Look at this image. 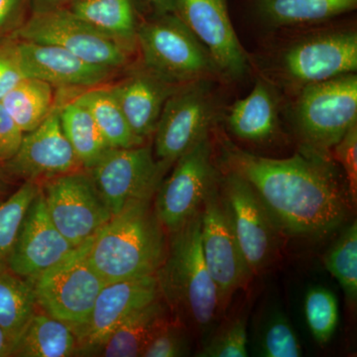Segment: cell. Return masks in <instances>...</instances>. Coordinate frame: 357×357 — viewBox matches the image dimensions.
<instances>
[{"mask_svg": "<svg viewBox=\"0 0 357 357\" xmlns=\"http://www.w3.org/2000/svg\"><path fill=\"white\" fill-rule=\"evenodd\" d=\"M222 160L227 171L248 181L277 227L289 236H328L349 218L344 187L328 158L309 153L268 158L225 141Z\"/></svg>", "mask_w": 357, "mask_h": 357, "instance_id": "obj_1", "label": "cell"}, {"mask_svg": "<svg viewBox=\"0 0 357 357\" xmlns=\"http://www.w3.org/2000/svg\"><path fill=\"white\" fill-rule=\"evenodd\" d=\"M201 211L170 234L165 259L156 272L160 295L173 319L185 328L204 330L222 311L201 243Z\"/></svg>", "mask_w": 357, "mask_h": 357, "instance_id": "obj_2", "label": "cell"}, {"mask_svg": "<svg viewBox=\"0 0 357 357\" xmlns=\"http://www.w3.org/2000/svg\"><path fill=\"white\" fill-rule=\"evenodd\" d=\"M166 230L152 199L128 206L91 238L89 260L105 283L155 275L165 259Z\"/></svg>", "mask_w": 357, "mask_h": 357, "instance_id": "obj_3", "label": "cell"}, {"mask_svg": "<svg viewBox=\"0 0 357 357\" xmlns=\"http://www.w3.org/2000/svg\"><path fill=\"white\" fill-rule=\"evenodd\" d=\"M143 67L173 84L220 76L206 47L176 13L154 14L137 26Z\"/></svg>", "mask_w": 357, "mask_h": 357, "instance_id": "obj_4", "label": "cell"}, {"mask_svg": "<svg viewBox=\"0 0 357 357\" xmlns=\"http://www.w3.org/2000/svg\"><path fill=\"white\" fill-rule=\"evenodd\" d=\"M294 126L305 153H328L357 124V75H344L300 89Z\"/></svg>", "mask_w": 357, "mask_h": 357, "instance_id": "obj_5", "label": "cell"}, {"mask_svg": "<svg viewBox=\"0 0 357 357\" xmlns=\"http://www.w3.org/2000/svg\"><path fill=\"white\" fill-rule=\"evenodd\" d=\"M91 238L45 270L31 284L40 311L76 330L86 323L105 282L89 260Z\"/></svg>", "mask_w": 357, "mask_h": 357, "instance_id": "obj_6", "label": "cell"}, {"mask_svg": "<svg viewBox=\"0 0 357 357\" xmlns=\"http://www.w3.org/2000/svg\"><path fill=\"white\" fill-rule=\"evenodd\" d=\"M10 37L60 47L91 64L115 70L130 59L128 46L98 31L67 7L32 10Z\"/></svg>", "mask_w": 357, "mask_h": 357, "instance_id": "obj_7", "label": "cell"}, {"mask_svg": "<svg viewBox=\"0 0 357 357\" xmlns=\"http://www.w3.org/2000/svg\"><path fill=\"white\" fill-rule=\"evenodd\" d=\"M211 79L181 84L169 96L155 129L153 153L164 174L210 133L215 117Z\"/></svg>", "mask_w": 357, "mask_h": 357, "instance_id": "obj_8", "label": "cell"}, {"mask_svg": "<svg viewBox=\"0 0 357 357\" xmlns=\"http://www.w3.org/2000/svg\"><path fill=\"white\" fill-rule=\"evenodd\" d=\"M112 215L128 206L153 199L165 177L149 145L109 148L86 170Z\"/></svg>", "mask_w": 357, "mask_h": 357, "instance_id": "obj_9", "label": "cell"}, {"mask_svg": "<svg viewBox=\"0 0 357 357\" xmlns=\"http://www.w3.org/2000/svg\"><path fill=\"white\" fill-rule=\"evenodd\" d=\"M210 135L199 141L173 165L155 194L154 210L167 234L183 227L201 211L206 195L218 182Z\"/></svg>", "mask_w": 357, "mask_h": 357, "instance_id": "obj_10", "label": "cell"}, {"mask_svg": "<svg viewBox=\"0 0 357 357\" xmlns=\"http://www.w3.org/2000/svg\"><path fill=\"white\" fill-rule=\"evenodd\" d=\"M289 83L304 88L357 70V34L352 29L326 30L289 45L278 60Z\"/></svg>", "mask_w": 357, "mask_h": 357, "instance_id": "obj_11", "label": "cell"}, {"mask_svg": "<svg viewBox=\"0 0 357 357\" xmlns=\"http://www.w3.org/2000/svg\"><path fill=\"white\" fill-rule=\"evenodd\" d=\"M201 243L204 261L217 285L222 309L253 276L234 234L218 182L201 208Z\"/></svg>", "mask_w": 357, "mask_h": 357, "instance_id": "obj_12", "label": "cell"}, {"mask_svg": "<svg viewBox=\"0 0 357 357\" xmlns=\"http://www.w3.org/2000/svg\"><path fill=\"white\" fill-rule=\"evenodd\" d=\"M41 192L52 222L75 248L93 238L112 218L86 170L46 181Z\"/></svg>", "mask_w": 357, "mask_h": 357, "instance_id": "obj_13", "label": "cell"}, {"mask_svg": "<svg viewBox=\"0 0 357 357\" xmlns=\"http://www.w3.org/2000/svg\"><path fill=\"white\" fill-rule=\"evenodd\" d=\"M218 185L244 258L252 274L258 275L276 255L280 229L243 177L227 171Z\"/></svg>", "mask_w": 357, "mask_h": 357, "instance_id": "obj_14", "label": "cell"}, {"mask_svg": "<svg viewBox=\"0 0 357 357\" xmlns=\"http://www.w3.org/2000/svg\"><path fill=\"white\" fill-rule=\"evenodd\" d=\"M7 176L41 185L46 181L84 170L60 121V109H54L41 124L24 133L18 151L4 163Z\"/></svg>", "mask_w": 357, "mask_h": 357, "instance_id": "obj_15", "label": "cell"}, {"mask_svg": "<svg viewBox=\"0 0 357 357\" xmlns=\"http://www.w3.org/2000/svg\"><path fill=\"white\" fill-rule=\"evenodd\" d=\"M175 13L206 47L220 75L230 79L244 76L248 56L230 20L227 0H177Z\"/></svg>", "mask_w": 357, "mask_h": 357, "instance_id": "obj_16", "label": "cell"}, {"mask_svg": "<svg viewBox=\"0 0 357 357\" xmlns=\"http://www.w3.org/2000/svg\"><path fill=\"white\" fill-rule=\"evenodd\" d=\"M159 298L156 275L105 284L86 323L74 330L77 356H91L124 319Z\"/></svg>", "mask_w": 357, "mask_h": 357, "instance_id": "obj_17", "label": "cell"}, {"mask_svg": "<svg viewBox=\"0 0 357 357\" xmlns=\"http://www.w3.org/2000/svg\"><path fill=\"white\" fill-rule=\"evenodd\" d=\"M76 248L52 222L41 190L28 208L6 264L26 280L58 264Z\"/></svg>", "mask_w": 357, "mask_h": 357, "instance_id": "obj_18", "label": "cell"}, {"mask_svg": "<svg viewBox=\"0 0 357 357\" xmlns=\"http://www.w3.org/2000/svg\"><path fill=\"white\" fill-rule=\"evenodd\" d=\"M14 39L21 72L52 86L96 88L116 70L91 64L70 52L53 45Z\"/></svg>", "mask_w": 357, "mask_h": 357, "instance_id": "obj_19", "label": "cell"}, {"mask_svg": "<svg viewBox=\"0 0 357 357\" xmlns=\"http://www.w3.org/2000/svg\"><path fill=\"white\" fill-rule=\"evenodd\" d=\"M178 86L143 67L109 89L134 134L145 141L153 135L166 100Z\"/></svg>", "mask_w": 357, "mask_h": 357, "instance_id": "obj_20", "label": "cell"}, {"mask_svg": "<svg viewBox=\"0 0 357 357\" xmlns=\"http://www.w3.org/2000/svg\"><path fill=\"white\" fill-rule=\"evenodd\" d=\"M231 132L248 142H265L278 130V102L270 84L261 79L243 100L234 103L227 116Z\"/></svg>", "mask_w": 357, "mask_h": 357, "instance_id": "obj_21", "label": "cell"}, {"mask_svg": "<svg viewBox=\"0 0 357 357\" xmlns=\"http://www.w3.org/2000/svg\"><path fill=\"white\" fill-rule=\"evenodd\" d=\"M169 314L170 310L162 298L141 307L124 319L91 356H141L155 333L170 319Z\"/></svg>", "mask_w": 357, "mask_h": 357, "instance_id": "obj_22", "label": "cell"}, {"mask_svg": "<svg viewBox=\"0 0 357 357\" xmlns=\"http://www.w3.org/2000/svg\"><path fill=\"white\" fill-rule=\"evenodd\" d=\"M77 352V338L72 328L37 309L14 342L11 356L69 357Z\"/></svg>", "mask_w": 357, "mask_h": 357, "instance_id": "obj_23", "label": "cell"}, {"mask_svg": "<svg viewBox=\"0 0 357 357\" xmlns=\"http://www.w3.org/2000/svg\"><path fill=\"white\" fill-rule=\"evenodd\" d=\"M96 30L132 50L136 46L135 6L133 0H75L66 6Z\"/></svg>", "mask_w": 357, "mask_h": 357, "instance_id": "obj_24", "label": "cell"}, {"mask_svg": "<svg viewBox=\"0 0 357 357\" xmlns=\"http://www.w3.org/2000/svg\"><path fill=\"white\" fill-rule=\"evenodd\" d=\"M260 17L273 26L324 22L356 10L357 0H255Z\"/></svg>", "mask_w": 357, "mask_h": 357, "instance_id": "obj_25", "label": "cell"}, {"mask_svg": "<svg viewBox=\"0 0 357 357\" xmlns=\"http://www.w3.org/2000/svg\"><path fill=\"white\" fill-rule=\"evenodd\" d=\"M37 309L30 282L0 262V328L13 347Z\"/></svg>", "mask_w": 357, "mask_h": 357, "instance_id": "obj_26", "label": "cell"}, {"mask_svg": "<svg viewBox=\"0 0 357 357\" xmlns=\"http://www.w3.org/2000/svg\"><path fill=\"white\" fill-rule=\"evenodd\" d=\"M93 116L110 148H130L145 144L134 134L109 86H96L75 98Z\"/></svg>", "mask_w": 357, "mask_h": 357, "instance_id": "obj_27", "label": "cell"}, {"mask_svg": "<svg viewBox=\"0 0 357 357\" xmlns=\"http://www.w3.org/2000/svg\"><path fill=\"white\" fill-rule=\"evenodd\" d=\"M52 84L24 77L3 96L0 103L24 133L38 128L53 110Z\"/></svg>", "mask_w": 357, "mask_h": 357, "instance_id": "obj_28", "label": "cell"}, {"mask_svg": "<svg viewBox=\"0 0 357 357\" xmlns=\"http://www.w3.org/2000/svg\"><path fill=\"white\" fill-rule=\"evenodd\" d=\"M60 121L70 146L84 170H89L110 148L93 116L74 100L60 109Z\"/></svg>", "mask_w": 357, "mask_h": 357, "instance_id": "obj_29", "label": "cell"}, {"mask_svg": "<svg viewBox=\"0 0 357 357\" xmlns=\"http://www.w3.org/2000/svg\"><path fill=\"white\" fill-rule=\"evenodd\" d=\"M326 269L337 279L351 306L357 301V223L354 220L324 257Z\"/></svg>", "mask_w": 357, "mask_h": 357, "instance_id": "obj_30", "label": "cell"}, {"mask_svg": "<svg viewBox=\"0 0 357 357\" xmlns=\"http://www.w3.org/2000/svg\"><path fill=\"white\" fill-rule=\"evenodd\" d=\"M41 190L37 183L25 181L17 191L6 199H0V262H6L28 208Z\"/></svg>", "mask_w": 357, "mask_h": 357, "instance_id": "obj_31", "label": "cell"}, {"mask_svg": "<svg viewBox=\"0 0 357 357\" xmlns=\"http://www.w3.org/2000/svg\"><path fill=\"white\" fill-rule=\"evenodd\" d=\"M305 314L314 340L321 344L330 342L338 323V304L335 294L324 287L307 291Z\"/></svg>", "mask_w": 357, "mask_h": 357, "instance_id": "obj_32", "label": "cell"}, {"mask_svg": "<svg viewBox=\"0 0 357 357\" xmlns=\"http://www.w3.org/2000/svg\"><path fill=\"white\" fill-rule=\"evenodd\" d=\"M260 356L266 357H300L302 347L287 318L276 314L269 319L259 342Z\"/></svg>", "mask_w": 357, "mask_h": 357, "instance_id": "obj_33", "label": "cell"}, {"mask_svg": "<svg viewBox=\"0 0 357 357\" xmlns=\"http://www.w3.org/2000/svg\"><path fill=\"white\" fill-rule=\"evenodd\" d=\"M248 344L246 321L241 317L230 321L211 338L197 356L246 357L248 356Z\"/></svg>", "mask_w": 357, "mask_h": 357, "instance_id": "obj_34", "label": "cell"}, {"mask_svg": "<svg viewBox=\"0 0 357 357\" xmlns=\"http://www.w3.org/2000/svg\"><path fill=\"white\" fill-rule=\"evenodd\" d=\"M188 328L175 319H169L155 333L145 349L142 357H181L189 356L191 352Z\"/></svg>", "mask_w": 357, "mask_h": 357, "instance_id": "obj_35", "label": "cell"}, {"mask_svg": "<svg viewBox=\"0 0 357 357\" xmlns=\"http://www.w3.org/2000/svg\"><path fill=\"white\" fill-rule=\"evenodd\" d=\"M335 157L344 168L351 204L357 201V124L349 129L333 148Z\"/></svg>", "mask_w": 357, "mask_h": 357, "instance_id": "obj_36", "label": "cell"}, {"mask_svg": "<svg viewBox=\"0 0 357 357\" xmlns=\"http://www.w3.org/2000/svg\"><path fill=\"white\" fill-rule=\"evenodd\" d=\"M24 79L15 51L13 37L0 38V100Z\"/></svg>", "mask_w": 357, "mask_h": 357, "instance_id": "obj_37", "label": "cell"}, {"mask_svg": "<svg viewBox=\"0 0 357 357\" xmlns=\"http://www.w3.org/2000/svg\"><path fill=\"white\" fill-rule=\"evenodd\" d=\"M33 0H0V38L11 36L31 13Z\"/></svg>", "mask_w": 357, "mask_h": 357, "instance_id": "obj_38", "label": "cell"}, {"mask_svg": "<svg viewBox=\"0 0 357 357\" xmlns=\"http://www.w3.org/2000/svg\"><path fill=\"white\" fill-rule=\"evenodd\" d=\"M24 132L0 103V165L13 158L20 149Z\"/></svg>", "mask_w": 357, "mask_h": 357, "instance_id": "obj_39", "label": "cell"}, {"mask_svg": "<svg viewBox=\"0 0 357 357\" xmlns=\"http://www.w3.org/2000/svg\"><path fill=\"white\" fill-rule=\"evenodd\" d=\"M154 14L175 13L177 0H143Z\"/></svg>", "mask_w": 357, "mask_h": 357, "instance_id": "obj_40", "label": "cell"}, {"mask_svg": "<svg viewBox=\"0 0 357 357\" xmlns=\"http://www.w3.org/2000/svg\"><path fill=\"white\" fill-rule=\"evenodd\" d=\"M75 0H33L32 10L66 7Z\"/></svg>", "mask_w": 357, "mask_h": 357, "instance_id": "obj_41", "label": "cell"}, {"mask_svg": "<svg viewBox=\"0 0 357 357\" xmlns=\"http://www.w3.org/2000/svg\"><path fill=\"white\" fill-rule=\"evenodd\" d=\"M11 351L13 344L7 337L6 333L0 328V357L11 356Z\"/></svg>", "mask_w": 357, "mask_h": 357, "instance_id": "obj_42", "label": "cell"}, {"mask_svg": "<svg viewBox=\"0 0 357 357\" xmlns=\"http://www.w3.org/2000/svg\"><path fill=\"white\" fill-rule=\"evenodd\" d=\"M7 174L3 170V167L0 165V192L3 191L4 187H6V177Z\"/></svg>", "mask_w": 357, "mask_h": 357, "instance_id": "obj_43", "label": "cell"}]
</instances>
